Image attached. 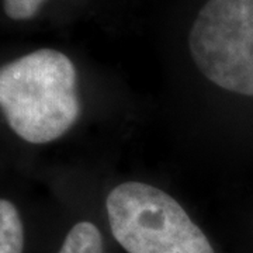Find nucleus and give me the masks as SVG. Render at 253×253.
Wrapping results in <instances>:
<instances>
[{
	"label": "nucleus",
	"instance_id": "nucleus-1",
	"mask_svg": "<svg viewBox=\"0 0 253 253\" xmlns=\"http://www.w3.org/2000/svg\"><path fill=\"white\" fill-rule=\"evenodd\" d=\"M0 106L10 128L30 144L61 138L81 116L75 65L51 48L11 61L0 71Z\"/></svg>",
	"mask_w": 253,
	"mask_h": 253
},
{
	"label": "nucleus",
	"instance_id": "nucleus-2",
	"mask_svg": "<svg viewBox=\"0 0 253 253\" xmlns=\"http://www.w3.org/2000/svg\"><path fill=\"white\" fill-rule=\"evenodd\" d=\"M106 208L111 234L128 253H215L180 204L151 184H118Z\"/></svg>",
	"mask_w": 253,
	"mask_h": 253
},
{
	"label": "nucleus",
	"instance_id": "nucleus-3",
	"mask_svg": "<svg viewBox=\"0 0 253 253\" xmlns=\"http://www.w3.org/2000/svg\"><path fill=\"white\" fill-rule=\"evenodd\" d=\"M189 48L208 81L253 97V0H208L190 30Z\"/></svg>",
	"mask_w": 253,
	"mask_h": 253
},
{
	"label": "nucleus",
	"instance_id": "nucleus-4",
	"mask_svg": "<svg viewBox=\"0 0 253 253\" xmlns=\"http://www.w3.org/2000/svg\"><path fill=\"white\" fill-rule=\"evenodd\" d=\"M24 228L17 208L9 200L0 201V253H23Z\"/></svg>",
	"mask_w": 253,
	"mask_h": 253
},
{
	"label": "nucleus",
	"instance_id": "nucleus-5",
	"mask_svg": "<svg viewBox=\"0 0 253 253\" xmlns=\"http://www.w3.org/2000/svg\"><path fill=\"white\" fill-rule=\"evenodd\" d=\"M58 253H104L99 228L87 221L78 222L66 235Z\"/></svg>",
	"mask_w": 253,
	"mask_h": 253
},
{
	"label": "nucleus",
	"instance_id": "nucleus-6",
	"mask_svg": "<svg viewBox=\"0 0 253 253\" xmlns=\"http://www.w3.org/2000/svg\"><path fill=\"white\" fill-rule=\"evenodd\" d=\"M45 0H3V9L11 20H30L40 11Z\"/></svg>",
	"mask_w": 253,
	"mask_h": 253
}]
</instances>
